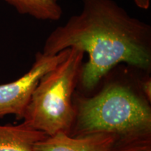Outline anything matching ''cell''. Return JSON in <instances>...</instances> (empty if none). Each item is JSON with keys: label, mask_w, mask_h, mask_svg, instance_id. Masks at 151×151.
Segmentation results:
<instances>
[{"label": "cell", "mask_w": 151, "mask_h": 151, "mask_svg": "<svg viewBox=\"0 0 151 151\" xmlns=\"http://www.w3.org/2000/svg\"><path fill=\"white\" fill-rule=\"evenodd\" d=\"M83 9L55 29L43 53L55 55L76 48L88 55L79 83L92 90L115 67L127 64L141 70L151 68V27L134 18L113 0H82Z\"/></svg>", "instance_id": "6da1fadb"}, {"label": "cell", "mask_w": 151, "mask_h": 151, "mask_svg": "<svg viewBox=\"0 0 151 151\" xmlns=\"http://www.w3.org/2000/svg\"><path fill=\"white\" fill-rule=\"evenodd\" d=\"M76 106L72 137L104 134L117 143L151 139L148 101L126 83H110L93 97H79Z\"/></svg>", "instance_id": "7a4b0ae2"}, {"label": "cell", "mask_w": 151, "mask_h": 151, "mask_svg": "<svg viewBox=\"0 0 151 151\" xmlns=\"http://www.w3.org/2000/svg\"><path fill=\"white\" fill-rule=\"evenodd\" d=\"M84 55L80 49L70 48L67 58L41 78L24 111V124L47 136L70 134L76 118L73 96Z\"/></svg>", "instance_id": "3957f363"}, {"label": "cell", "mask_w": 151, "mask_h": 151, "mask_svg": "<svg viewBox=\"0 0 151 151\" xmlns=\"http://www.w3.org/2000/svg\"><path fill=\"white\" fill-rule=\"evenodd\" d=\"M70 48L55 55H47L38 52L31 69L22 76L9 83L0 85V118L14 115L17 120L22 117L32 95L41 78L55 68L67 58Z\"/></svg>", "instance_id": "277c9868"}, {"label": "cell", "mask_w": 151, "mask_h": 151, "mask_svg": "<svg viewBox=\"0 0 151 151\" xmlns=\"http://www.w3.org/2000/svg\"><path fill=\"white\" fill-rule=\"evenodd\" d=\"M116 143V138L109 134L75 137L58 132L36 143L34 151H109Z\"/></svg>", "instance_id": "5b68a950"}, {"label": "cell", "mask_w": 151, "mask_h": 151, "mask_svg": "<svg viewBox=\"0 0 151 151\" xmlns=\"http://www.w3.org/2000/svg\"><path fill=\"white\" fill-rule=\"evenodd\" d=\"M47 135L23 122L20 124H0V151H34V146Z\"/></svg>", "instance_id": "8992f818"}, {"label": "cell", "mask_w": 151, "mask_h": 151, "mask_svg": "<svg viewBox=\"0 0 151 151\" xmlns=\"http://www.w3.org/2000/svg\"><path fill=\"white\" fill-rule=\"evenodd\" d=\"M18 13L29 15L37 20L56 21L60 19L62 0H4Z\"/></svg>", "instance_id": "52a82bcc"}, {"label": "cell", "mask_w": 151, "mask_h": 151, "mask_svg": "<svg viewBox=\"0 0 151 151\" xmlns=\"http://www.w3.org/2000/svg\"><path fill=\"white\" fill-rule=\"evenodd\" d=\"M109 151H151V139L128 143H117Z\"/></svg>", "instance_id": "ba28073f"}, {"label": "cell", "mask_w": 151, "mask_h": 151, "mask_svg": "<svg viewBox=\"0 0 151 151\" xmlns=\"http://www.w3.org/2000/svg\"><path fill=\"white\" fill-rule=\"evenodd\" d=\"M139 87L140 91L142 92L143 97L146 98L149 103L151 100V79L146 78L145 80L139 81Z\"/></svg>", "instance_id": "9c48e42d"}, {"label": "cell", "mask_w": 151, "mask_h": 151, "mask_svg": "<svg viewBox=\"0 0 151 151\" xmlns=\"http://www.w3.org/2000/svg\"><path fill=\"white\" fill-rule=\"evenodd\" d=\"M139 8L147 10L150 5V0H133Z\"/></svg>", "instance_id": "30bf717a"}]
</instances>
